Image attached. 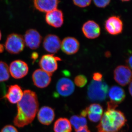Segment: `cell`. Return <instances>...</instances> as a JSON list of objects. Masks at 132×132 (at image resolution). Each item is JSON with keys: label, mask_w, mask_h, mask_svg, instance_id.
<instances>
[{"label": "cell", "mask_w": 132, "mask_h": 132, "mask_svg": "<svg viewBox=\"0 0 132 132\" xmlns=\"http://www.w3.org/2000/svg\"><path fill=\"white\" fill-rule=\"evenodd\" d=\"M127 119L120 111L107 109L97 127V132H118L125 126Z\"/></svg>", "instance_id": "7a4b0ae2"}, {"label": "cell", "mask_w": 132, "mask_h": 132, "mask_svg": "<svg viewBox=\"0 0 132 132\" xmlns=\"http://www.w3.org/2000/svg\"><path fill=\"white\" fill-rule=\"evenodd\" d=\"M56 92L58 95L67 97L73 93L75 89V85L72 80L68 78H61L57 82Z\"/></svg>", "instance_id": "ba28073f"}, {"label": "cell", "mask_w": 132, "mask_h": 132, "mask_svg": "<svg viewBox=\"0 0 132 132\" xmlns=\"http://www.w3.org/2000/svg\"><path fill=\"white\" fill-rule=\"evenodd\" d=\"M53 129L54 132H71L72 125L67 118H60L55 122Z\"/></svg>", "instance_id": "ffe728a7"}, {"label": "cell", "mask_w": 132, "mask_h": 132, "mask_svg": "<svg viewBox=\"0 0 132 132\" xmlns=\"http://www.w3.org/2000/svg\"><path fill=\"white\" fill-rule=\"evenodd\" d=\"M10 78L9 68L6 63L0 61V82L6 81Z\"/></svg>", "instance_id": "7402d4cb"}, {"label": "cell", "mask_w": 132, "mask_h": 132, "mask_svg": "<svg viewBox=\"0 0 132 132\" xmlns=\"http://www.w3.org/2000/svg\"><path fill=\"white\" fill-rule=\"evenodd\" d=\"M75 84L78 87L82 88L86 85L87 82V79L85 76L82 75L77 76L75 78Z\"/></svg>", "instance_id": "cb8c5ba5"}, {"label": "cell", "mask_w": 132, "mask_h": 132, "mask_svg": "<svg viewBox=\"0 0 132 132\" xmlns=\"http://www.w3.org/2000/svg\"><path fill=\"white\" fill-rule=\"evenodd\" d=\"M126 62L128 65L127 67L132 70V54L126 60Z\"/></svg>", "instance_id": "f546056e"}, {"label": "cell", "mask_w": 132, "mask_h": 132, "mask_svg": "<svg viewBox=\"0 0 132 132\" xmlns=\"http://www.w3.org/2000/svg\"><path fill=\"white\" fill-rule=\"evenodd\" d=\"M92 1L90 0L85 1H73L74 4L76 6L80 7H85L88 6L91 4Z\"/></svg>", "instance_id": "d4e9b609"}, {"label": "cell", "mask_w": 132, "mask_h": 132, "mask_svg": "<svg viewBox=\"0 0 132 132\" xmlns=\"http://www.w3.org/2000/svg\"><path fill=\"white\" fill-rule=\"evenodd\" d=\"M61 60L60 58L55 57L53 54H45L41 58L39 65L42 70L52 75L58 69L57 61Z\"/></svg>", "instance_id": "8992f818"}, {"label": "cell", "mask_w": 132, "mask_h": 132, "mask_svg": "<svg viewBox=\"0 0 132 132\" xmlns=\"http://www.w3.org/2000/svg\"><path fill=\"white\" fill-rule=\"evenodd\" d=\"M1 132H19L16 128L11 125H8L5 126Z\"/></svg>", "instance_id": "4316f807"}, {"label": "cell", "mask_w": 132, "mask_h": 132, "mask_svg": "<svg viewBox=\"0 0 132 132\" xmlns=\"http://www.w3.org/2000/svg\"><path fill=\"white\" fill-rule=\"evenodd\" d=\"M4 47L3 45L0 44V53H2L4 51Z\"/></svg>", "instance_id": "836d02e7"}, {"label": "cell", "mask_w": 132, "mask_h": 132, "mask_svg": "<svg viewBox=\"0 0 132 132\" xmlns=\"http://www.w3.org/2000/svg\"><path fill=\"white\" fill-rule=\"evenodd\" d=\"M108 94L110 101L118 105L125 100L126 96L124 89L117 86H113L110 88Z\"/></svg>", "instance_id": "d6986e66"}, {"label": "cell", "mask_w": 132, "mask_h": 132, "mask_svg": "<svg viewBox=\"0 0 132 132\" xmlns=\"http://www.w3.org/2000/svg\"><path fill=\"white\" fill-rule=\"evenodd\" d=\"M70 122L76 131L87 126V121L81 116L73 115L70 118Z\"/></svg>", "instance_id": "44dd1931"}, {"label": "cell", "mask_w": 132, "mask_h": 132, "mask_svg": "<svg viewBox=\"0 0 132 132\" xmlns=\"http://www.w3.org/2000/svg\"><path fill=\"white\" fill-rule=\"evenodd\" d=\"M79 43L77 39L73 37H66L61 42L62 50L67 54L76 53L79 51Z\"/></svg>", "instance_id": "9a60e30c"}, {"label": "cell", "mask_w": 132, "mask_h": 132, "mask_svg": "<svg viewBox=\"0 0 132 132\" xmlns=\"http://www.w3.org/2000/svg\"><path fill=\"white\" fill-rule=\"evenodd\" d=\"M25 44L31 49H36L40 46L42 37L36 29H31L26 31L24 36Z\"/></svg>", "instance_id": "8fae6325"}, {"label": "cell", "mask_w": 132, "mask_h": 132, "mask_svg": "<svg viewBox=\"0 0 132 132\" xmlns=\"http://www.w3.org/2000/svg\"><path fill=\"white\" fill-rule=\"evenodd\" d=\"M109 56H110V53L109 52H106L105 53L106 57H109Z\"/></svg>", "instance_id": "e575fe53"}, {"label": "cell", "mask_w": 132, "mask_h": 132, "mask_svg": "<svg viewBox=\"0 0 132 132\" xmlns=\"http://www.w3.org/2000/svg\"><path fill=\"white\" fill-rule=\"evenodd\" d=\"M114 78L117 83L125 86L131 82L132 71L127 66L119 65L114 69Z\"/></svg>", "instance_id": "5b68a950"}, {"label": "cell", "mask_w": 132, "mask_h": 132, "mask_svg": "<svg viewBox=\"0 0 132 132\" xmlns=\"http://www.w3.org/2000/svg\"><path fill=\"white\" fill-rule=\"evenodd\" d=\"M52 76L42 69H36L32 76L33 82L37 87L45 88L47 87L51 82Z\"/></svg>", "instance_id": "30bf717a"}, {"label": "cell", "mask_w": 132, "mask_h": 132, "mask_svg": "<svg viewBox=\"0 0 132 132\" xmlns=\"http://www.w3.org/2000/svg\"><path fill=\"white\" fill-rule=\"evenodd\" d=\"M76 132H91L89 129L87 127L82 128L79 130H78Z\"/></svg>", "instance_id": "1f68e13d"}, {"label": "cell", "mask_w": 132, "mask_h": 132, "mask_svg": "<svg viewBox=\"0 0 132 132\" xmlns=\"http://www.w3.org/2000/svg\"><path fill=\"white\" fill-rule=\"evenodd\" d=\"M111 2L110 0H103V1H94V2L95 5L100 8H104L106 7L109 5Z\"/></svg>", "instance_id": "484cf974"}, {"label": "cell", "mask_w": 132, "mask_h": 132, "mask_svg": "<svg viewBox=\"0 0 132 132\" xmlns=\"http://www.w3.org/2000/svg\"><path fill=\"white\" fill-rule=\"evenodd\" d=\"M1 38H2L1 32V31H0V40H1Z\"/></svg>", "instance_id": "d590c367"}, {"label": "cell", "mask_w": 132, "mask_h": 132, "mask_svg": "<svg viewBox=\"0 0 132 132\" xmlns=\"http://www.w3.org/2000/svg\"><path fill=\"white\" fill-rule=\"evenodd\" d=\"M109 87L103 80L100 81L92 80L88 86V98L93 102L104 101L107 97Z\"/></svg>", "instance_id": "3957f363"}, {"label": "cell", "mask_w": 132, "mask_h": 132, "mask_svg": "<svg viewBox=\"0 0 132 132\" xmlns=\"http://www.w3.org/2000/svg\"><path fill=\"white\" fill-rule=\"evenodd\" d=\"M105 27L109 34L111 35H118L123 31V22L119 16H111L106 21Z\"/></svg>", "instance_id": "9c48e42d"}, {"label": "cell", "mask_w": 132, "mask_h": 132, "mask_svg": "<svg viewBox=\"0 0 132 132\" xmlns=\"http://www.w3.org/2000/svg\"><path fill=\"white\" fill-rule=\"evenodd\" d=\"M61 41L57 36L49 34L44 38L43 47L44 49L49 53H57L61 48Z\"/></svg>", "instance_id": "7c38bea8"}, {"label": "cell", "mask_w": 132, "mask_h": 132, "mask_svg": "<svg viewBox=\"0 0 132 132\" xmlns=\"http://www.w3.org/2000/svg\"><path fill=\"white\" fill-rule=\"evenodd\" d=\"M118 105L111 101L107 102V109H115Z\"/></svg>", "instance_id": "f1b7e54d"}, {"label": "cell", "mask_w": 132, "mask_h": 132, "mask_svg": "<svg viewBox=\"0 0 132 132\" xmlns=\"http://www.w3.org/2000/svg\"><path fill=\"white\" fill-rule=\"evenodd\" d=\"M59 2L57 0H35L34 5L40 12L47 13L57 9Z\"/></svg>", "instance_id": "ac0fdd59"}, {"label": "cell", "mask_w": 132, "mask_h": 132, "mask_svg": "<svg viewBox=\"0 0 132 132\" xmlns=\"http://www.w3.org/2000/svg\"><path fill=\"white\" fill-rule=\"evenodd\" d=\"M93 80L95 81H101L103 79V75L100 73H94L93 74Z\"/></svg>", "instance_id": "83f0119b"}, {"label": "cell", "mask_w": 132, "mask_h": 132, "mask_svg": "<svg viewBox=\"0 0 132 132\" xmlns=\"http://www.w3.org/2000/svg\"><path fill=\"white\" fill-rule=\"evenodd\" d=\"M38 97L31 90L24 91L22 98L17 104V112L13 122L18 127H24L32 122L39 109Z\"/></svg>", "instance_id": "6da1fadb"}, {"label": "cell", "mask_w": 132, "mask_h": 132, "mask_svg": "<svg viewBox=\"0 0 132 132\" xmlns=\"http://www.w3.org/2000/svg\"><path fill=\"white\" fill-rule=\"evenodd\" d=\"M24 93L21 87L17 85H11L8 88L5 98L12 104L19 103L22 98Z\"/></svg>", "instance_id": "e0dca14e"}, {"label": "cell", "mask_w": 132, "mask_h": 132, "mask_svg": "<svg viewBox=\"0 0 132 132\" xmlns=\"http://www.w3.org/2000/svg\"><path fill=\"white\" fill-rule=\"evenodd\" d=\"M55 113L53 109L48 106H43L38 114V120L43 125H49L54 120Z\"/></svg>", "instance_id": "2e32d148"}, {"label": "cell", "mask_w": 132, "mask_h": 132, "mask_svg": "<svg viewBox=\"0 0 132 132\" xmlns=\"http://www.w3.org/2000/svg\"><path fill=\"white\" fill-rule=\"evenodd\" d=\"M10 73L15 79L24 78L28 73V66L25 62L21 60H16L11 62L10 65Z\"/></svg>", "instance_id": "52a82bcc"}, {"label": "cell", "mask_w": 132, "mask_h": 132, "mask_svg": "<svg viewBox=\"0 0 132 132\" xmlns=\"http://www.w3.org/2000/svg\"><path fill=\"white\" fill-rule=\"evenodd\" d=\"M5 46L9 53L12 54H18L22 52L25 48L24 38L19 34H10L8 36Z\"/></svg>", "instance_id": "277c9868"}, {"label": "cell", "mask_w": 132, "mask_h": 132, "mask_svg": "<svg viewBox=\"0 0 132 132\" xmlns=\"http://www.w3.org/2000/svg\"><path fill=\"white\" fill-rule=\"evenodd\" d=\"M39 57V54L37 52H33L31 55V59L34 61H35Z\"/></svg>", "instance_id": "4dcf8cb0"}, {"label": "cell", "mask_w": 132, "mask_h": 132, "mask_svg": "<svg viewBox=\"0 0 132 132\" xmlns=\"http://www.w3.org/2000/svg\"><path fill=\"white\" fill-rule=\"evenodd\" d=\"M82 31L85 37L88 39H95L100 35V26L97 22L93 20L86 22L82 26Z\"/></svg>", "instance_id": "4fadbf2b"}, {"label": "cell", "mask_w": 132, "mask_h": 132, "mask_svg": "<svg viewBox=\"0 0 132 132\" xmlns=\"http://www.w3.org/2000/svg\"><path fill=\"white\" fill-rule=\"evenodd\" d=\"M87 115L88 114H99L103 115V109L98 104H92L85 109Z\"/></svg>", "instance_id": "603a6c76"}, {"label": "cell", "mask_w": 132, "mask_h": 132, "mask_svg": "<svg viewBox=\"0 0 132 132\" xmlns=\"http://www.w3.org/2000/svg\"><path fill=\"white\" fill-rule=\"evenodd\" d=\"M128 90H129V93H130V95H131L132 97V81L130 82V85H129Z\"/></svg>", "instance_id": "d6a6232c"}, {"label": "cell", "mask_w": 132, "mask_h": 132, "mask_svg": "<svg viewBox=\"0 0 132 132\" xmlns=\"http://www.w3.org/2000/svg\"><path fill=\"white\" fill-rule=\"evenodd\" d=\"M45 20L50 26L59 28L64 23V14L61 10L57 9L47 13Z\"/></svg>", "instance_id": "5bb4252c"}]
</instances>
